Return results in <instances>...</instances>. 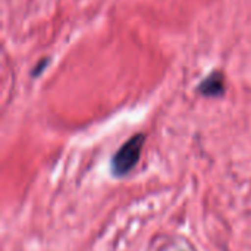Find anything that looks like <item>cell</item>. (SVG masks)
Masks as SVG:
<instances>
[{
	"label": "cell",
	"instance_id": "6da1fadb",
	"mask_svg": "<svg viewBox=\"0 0 251 251\" xmlns=\"http://www.w3.org/2000/svg\"><path fill=\"white\" fill-rule=\"evenodd\" d=\"M144 140V134H135L134 137L126 140L124 146L115 153L112 159V172L116 176H124L135 168L143 151Z\"/></svg>",
	"mask_w": 251,
	"mask_h": 251
},
{
	"label": "cell",
	"instance_id": "7a4b0ae2",
	"mask_svg": "<svg viewBox=\"0 0 251 251\" xmlns=\"http://www.w3.org/2000/svg\"><path fill=\"white\" fill-rule=\"evenodd\" d=\"M226 91L225 75L221 71L209 74L197 87V93L203 97H222Z\"/></svg>",
	"mask_w": 251,
	"mask_h": 251
},
{
	"label": "cell",
	"instance_id": "3957f363",
	"mask_svg": "<svg viewBox=\"0 0 251 251\" xmlns=\"http://www.w3.org/2000/svg\"><path fill=\"white\" fill-rule=\"evenodd\" d=\"M47 65V60H41L40 63H38V66L37 68H34V72H32V75L34 76H38L40 74H41V71H43V68Z\"/></svg>",
	"mask_w": 251,
	"mask_h": 251
}]
</instances>
